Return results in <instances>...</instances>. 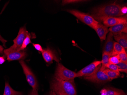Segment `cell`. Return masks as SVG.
Instances as JSON below:
<instances>
[{
    "mask_svg": "<svg viewBox=\"0 0 127 95\" xmlns=\"http://www.w3.org/2000/svg\"><path fill=\"white\" fill-rule=\"evenodd\" d=\"M48 95H58L56 94L54 92H53V91H51L50 92V93H49V94Z\"/></svg>",
    "mask_w": 127,
    "mask_h": 95,
    "instance_id": "33",
    "label": "cell"
},
{
    "mask_svg": "<svg viewBox=\"0 0 127 95\" xmlns=\"http://www.w3.org/2000/svg\"><path fill=\"white\" fill-rule=\"evenodd\" d=\"M83 0H63L62 1V5H65L69 3H76L80 2H83Z\"/></svg>",
    "mask_w": 127,
    "mask_h": 95,
    "instance_id": "26",
    "label": "cell"
},
{
    "mask_svg": "<svg viewBox=\"0 0 127 95\" xmlns=\"http://www.w3.org/2000/svg\"><path fill=\"white\" fill-rule=\"evenodd\" d=\"M5 61V58L3 56H0V65L2 64Z\"/></svg>",
    "mask_w": 127,
    "mask_h": 95,
    "instance_id": "31",
    "label": "cell"
},
{
    "mask_svg": "<svg viewBox=\"0 0 127 95\" xmlns=\"http://www.w3.org/2000/svg\"><path fill=\"white\" fill-rule=\"evenodd\" d=\"M101 61H96L91 63L87 66L77 73L78 77L89 76L95 73L101 67Z\"/></svg>",
    "mask_w": 127,
    "mask_h": 95,
    "instance_id": "7",
    "label": "cell"
},
{
    "mask_svg": "<svg viewBox=\"0 0 127 95\" xmlns=\"http://www.w3.org/2000/svg\"><path fill=\"white\" fill-rule=\"evenodd\" d=\"M116 42L122 45L125 49L127 48V35L126 33H122L114 35Z\"/></svg>",
    "mask_w": 127,
    "mask_h": 95,
    "instance_id": "16",
    "label": "cell"
},
{
    "mask_svg": "<svg viewBox=\"0 0 127 95\" xmlns=\"http://www.w3.org/2000/svg\"><path fill=\"white\" fill-rule=\"evenodd\" d=\"M104 72L106 73L107 76L110 80L116 79L120 77V72H115L108 68H106L104 70Z\"/></svg>",
    "mask_w": 127,
    "mask_h": 95,
    "instance_id": "19",
    "label": "cell"
},
{
    "mask_svg": "<svg viewBox=\"0 0 127 95\" xmlns=\"http://www.w3.org/2000/svg\"><path fill=\"white\" fill-rule=\"evenodd\" d=\"M32 45L33 47L35 48L38 51L41 52V53H42V51H43V49L42 46H41L40 44L33 43Z\"/></svg>",
    "mask_w": 127,
    "mask_h": 95,
    "instance_id": "27",
    "label": "cell"
},
{
    "mask_svg": "<svg viewBox=\"0 0 127 95\" xmlns=\"http://www.w3.org/2000/svg\"><path fill=\"white\" fill-rule=\"evenodd\" d=\"M19 63L23 68V70L26 77V80L32 88V90H38V83L35 75L24 61L23 60H20Z\"/></svg>",
    "mask_w": 127,
    "mask_h": 95,
    "instance_id": "6",
    "label": "cell"
},
{
    "mask_svg": "<svg viewBox=\"0 0 127 95\" xmlns=\"http://www.w3.org/2000/svg\"><path fill=\"white\" fill-rule=\"evenodd\" d=\"M55 76L57 79L64 81L73 80L78 77L76 72L67 69L60 63L57 65Z\"/></svg>",
    "mask_w": 127,
    "mask_h": 95,
    "instance_id": "3",
    "label": "cell"
},
{
    "mask_svg": "<svg viewBox=\"0 0 127 95\" xmlns=\"http://www.w3.org/2000/svg\"><path fill=\"white\" fill-rule=\"evenodd\" d=\"M0 41L2 42V43H3V47H6L5 45L6 43L7 42V41L6 40H5L4 39L2 36H1L0 34Z\"/></svg>",
    "mask_w": 127,
    "mask_h": 95,
    "instance_id": "29",
    "label": "cell"
},
{
    "mask_svg": "<svg viewBox=\"0 0 127 95\" xmlns=\"http://www.w3.org/2000/svg\"><path fill=\"white\" fill-rule=\"evenodd\" d=\"M108 30L114 35L122 33H126L127 31V24H121L110 27Z\"/></svg>",
    "mask_w": 127,
    "mask_h": 95,
    "instance_id": "14",
    "label": "cell"
},
{
    "mask_svg": "<svg viewBox=\"0 0 127 95\" xmlns=\"http://www.w3.org/2000/svg\"><path fill=\"white\" fill-rule=\"evenodd\" d=\"M117 55L120 61L127 63V55L126 51L118 54Z\"/></svg>",
    "mask_w": 127,
    "mask_h": 95,
    "instance_id": "24",
    "label": "cell"
},
{
    "mask_svg": "<svg viewBox=\"0 0 127 95\" xmlns=\"http://www.w3.org/2000/svg\"><path fill=\"white\" fill-rule=\"evenodd\" d=\"M102 21L106 27H111L121 24H127V16L107 18L103 19Z\"/></svg>",
    "mask_w": 127,
    "mask_h": 95,
    "instance_id": "9",
    "label": "cell"
},
{
    "mask_svg": "<svg viewBox=\"0 0 127 95\" xmlns=\"http://www.w3.org/2000/svg\"><path fill=\"white\" fill-rule=\"evenodd\" d=\"M94 30L96 31L100 40H102L106 39L107 33L109 32L107 27L99 23Z\"/></svg>",
    "mask_w": 127,
    "mask_h": 95,
    "instance_id": "13",
    "label": "cell"
},
{
    "mask_svg": "<svg viewBox=\"0 0 127 95\" xmlns=\"http://www.w3.org/2000/svg\"><path fill=\"white\" fill-rule=\"evenodd\" d=\"M8 62L15 60H22L27 57V54L25 51H11L5 54Z\"/></svg>",
    "mask_w": 127,
    "mask_h": 95,
    "instance_id": "11",
    "label": "cell"
},
{
    "mask_svg": "<svg viewBox=\"0 0 127 95\" xmlns=\"http://www.w3.org/2000/svg\"><path fill=\"white\" fill-rule=\"evenodd\" d=\"M67 11L75 16L83 23L90 26L93 29L95 28L99 23L91 16L77 10L74 9L67 10Z\"/></svg>",
    "mask_w": 127,
    "mask_h": 95,
    "instance_id": "4",
    "label": "cell"
},
{
    "mask_svg": "<svg viewBox=\"0 0 127 95\" xmlns=\"http://www.w3.org/2000/svg\"><path fill=\"white\" fill-rule=\"evenodd\" d=\"M37 91V90H32L30 93V95H38Z\"/></svg>",
    "mask_w": 127,
    "mask_h": 95,
    "instance_id": "30",
    "label": "cell"
},
{
    "mask_svg": "<svg viewBox=\"0 0 127 95\" xmlns=\"http://www.w3.org/2000/svg\"><path fill=\"white\" fill-rule=\"evenodd\" d=\"M112 56L110 54L107 53L103 52L102 57V63L100 69L101 70L103 71L106 68V66L109 63V59Z\"/></svg>",
    "mask_w": 127,
    "mask_h": 95,
    "instance_id": "18",
    "label": "cell"
},
{
    "mask_svg": "<svg viewBox=\"0 0 127 95\" xmlns=\"http://www.w3.org/2000/svg\"><path fill=\"white\" fill-rule=\"evenodd\" d=\"M118 69L120 72L127 73V63L120 61L117 65Z\"/></svg>",
    "mask_w": 127,
    "mask_h": 95,
    "instance_id": "22",
    "label": "cell"
},
{
    "mask_svg": "<svg viewBox=\"0 0 127 95\" xmlns=\"http://www.w3.org/2000/svg\"><path fill=\"white\" fill-rule=\"evenodd\" d=\"M3 95H22V93L14 90L11 88L9 83L6 82Z\"/></svg>",
    "mask_w": 127,
    "mask_h": 95,
    "instance_id": "17",
    "label": "cell"
},
{
    "mask_svg": "<svg viewBox=\"0 0 127 95\" xmlns=\"http://www.w3.org/2000/svg\"><path fill=\"white\" fill-rule=\"evenodd\" d=\"M120 62L117 55L111 56L109 59V63L110 64L117 65Z\"/></svg>",
    "mask_w": 127,
    "mask_h": 95,
    "instance_id": "23",
    "label": "cell"
},
{
    "mask_svg": "<svg viewBox=\"0 0 127 95\" xmlns=\"http://www.w3.org/2000/svg\"><path fill=\"white\" fill-rule=\"evenodd\" d=\"M124 51H125V50L122 45H121L117 42H114L113 52L112 56L118 55Z\"/></svg>",
    "mask_w": 127,
    "mask_h": 95,
    "instance_id": "21",
    "label": "cell"
},
{
    "mask_svg": "<svg viewBox=\"0 0 127 95\" xmlns=\"http://www.w3.org/2000/svg\"><path fill=\"white\" fill-rule=\"evenodd\" d=\"M122 6L115 2L95 8L92 11V17L96 20L102 21L103 19L110 17L122 16L121 13Z\"/></svg>",
    "mask_w": 127,
    "mask_h": 95,
    "instance_id": "1",
    "label": "cell"
},
{
    "mask_svg": "<svg viewBox=\"0 0 127 95\" xmlns=\"http://www.w3.org/2000/svg\"><path fill=\"white\" fill-rule=\"evenodd\" d=\"M3 53V46L0 45V54H2Z\"/></svg>",
    "mask_w": 127,
    "mask_h": 95,
    "instance_id": "32",
    "label": "cell"
},
{
    "mask_svg": "<svg viewBox=\"0 0 127 95\" xmlns=\"http://www.w3.org/2000/svg\"><path fill=\"white\" fill-rule=\"evenodd\" d=\"M106 68L110 69L114 71L115 72H120L119 69H118V67L117 65H114V64H110L108 63L107 66H106Z\"/></svg>",
    "mask_w": 127,
    "mask_h": 95,
    "instance_id": "25",
    "label": "cell"
},
{
    "mask_svg": "<svg viewBox=\"0 0 127 95\" xmlns=\"http://www.w3.org/2000/svg\"><path fill=\"white\" fill-rule=\"evenodd\" d=\"M100 95H126V94L122 90L112 88L103 89L100 91Z\"/></svg>",
    "mask_w": 127,
    "mask_h": 95,
    "instance_id": "15",
    "label": "cell"
},
{
    "mask_svg": "<svg viewBox=\"0 0 127 95\" xmlns=\"http://www.w3.org/2000/svg\"><path fill=\"white\" fill-rule=\"evenodd\" d=\"M121 13L123 16V15H125L127 14V7L126 6H124L122 7L121 8L120 10Z\"/></svg>",
    "mask_w": 127,
    "mask_h": 95,
    "instance_id": "28",
    "label": "cell"
},
{
    "mask_svg": "<svg viewBox=\"0 0 127 95\" xmlns=\"http://www.w3.org/2000/svg\"><path fill=\"white\" fill-rule=\"evenodd\" d=\"M33 38V37H32V35H31V33L28 32L27 33V36L23 42L22 45L18 50V51H24V50L26 49V47L28 46V45L31 43V38Z\"/></svg>",
    "mask_w": 127,
    "mask_h": 95,
    "instance_id": "20",
    "label": "cell"
},
{
    "mask_svg": "<svg viewBox=\"0 0 127 95\" xmlns=\"http://www.w3.org/2000/svg\"><path fill=\"white\" fill-rule=\"evenodd\" d=\"M28 32L26 30L25 26L21 28L18 32V35L13 40L14 42L13 45L8 49L3 50L4 54L11 51H18L22 45Z\"/></svg>",
    "mask_w": 127,
    "mask_h": 95,
    "instance_id": "5",
    "label": "cell"
},
{
    "mask_svg": "<svg viewBox=\"0 0 127 95\" xmlns=\"http://www.w3.org/2000/svg\"><path fill=\"white\" fill-rule=\"evenodd\" d=\"M113 36L114 35L110 32L107 37V40L103 51V52L110 54L112 56L113 53V45L115 42L113 41Z\"/></svg>",
    "mask_w": 127,
    "mask_h": 95,
    "instance_id": "12",
    "label": "cell"
},
{
    "mask_svg": "<svg viewBox=\"0 0 127 95\" xmlns=\"http://www.w3.org/2000/svg\"><path fill=\"white\" fill-rule=\"evenodd\" d=\"M100 67L96 70L95 73L90 76L84 77L85 79L91 82L98 83L110 81V79H109L104 71L100 70Z\"/></svg>",
    "mask_w": 127,
    "mask_h": 95,
    "instance_id": "8",
    "label": "cell"
},
{
    "mask_svg": "<svg viewBox=\"0 0 127 95\" xmlns=\"http://www.w3.org/2000/svg\"><path fill=\"white\" fill-rule=\"evenodd\" d=\"M50 89L58 95H77L74 80H62L54 77L51 82Z\"/></svg>",
    "mask_w": 127,
    "mask_h": 95,
    "instance_id": "2",
    "label": "cell"
},
{
    "mask_svg": "<svg viewBox=\"0 0 127 95\" xmlns=\"http://www.w3.org/2000/svg\"><path fill=\"white\" fill-rule=\"evenodd\" d=\"M42 53L44 60L47 63H52L53 61L59 63L60 59L57 56L55 51L52 49L47 48L43 50Z\"/></svg>",
    "mask_w": 127,
    "mask_h": 95,
    "instance_id": "10",
    "label": "cell"
}]
</instances>
